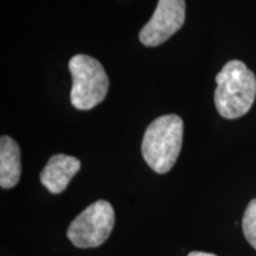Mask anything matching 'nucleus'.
Returning <instances> with one entry per match:
<instances>
[{"instance_id":"1","label":"nucleus","mask_w":256,"mask_h":256,"mask_svg":"<svg viewBox=\"0 0 256 256\" xmlns=\"http://www.w3.org/2000/svg\"><path fill=\"white\" fill-rule=\"evenodd\" d=\"M215 106L224 119L232 120L247 114L256 98L254 72L241 60H229L216 76Z\"/></svg>"},{"instance_id":"2","label":"nucleus","mask_w":256,"mask_h":256,"mask_svg":"<svg viewBox=\"0 0 256 256\" xmlns=\"http://www.w3.org/2000/svg\"><path fill=\"white\" fill-rule=\"evenodd\" d=\"M183 134V120L176 114L162 115L150 124L142 138V153L153 171L166 174L174 168L182 150Z\"/></svg>"},{"instance_id":"3","label":"nucleus","mask_w":256,"mask_h":256,"mask_svg":"<svg viewBox=\"0 0 256 256\" xmlns=\"http://www.w3.org/2000/svg\"><path fill=\"white\" fill-rule=\"evenodd\" d=\"M69 70L72 78L70 100L76 110H89L104 100L110 80L98 60L78 54L69 60Z\"/></svg>"},{"instance_id":"4","label":"nucleus","mask_w":256,"mask_h":256,"mask_svg":"<svg viewBox=\"0 0 256 256\" xmlns=\"http://www.w3.org/2000/svg\"><path fill=\"white\" fill-rule=\"evenodd\" d=\"M114 223L115 214L112 204L107 200H98L70 223L66 236L75 247L95 248L110 238Z\"/></svg>"},{"instance_id":"5","label":"nucleus","mask_w":256,"mask_h":256,"mask_svg":"<svg viewBox=\"0 0 256 256\" xmlns=\"http://www.w3.org/2000/svg\"><path fill=\"white\" fill-rule=\"evenodd\" d=\"M185 14V0H159L154 14L140 31V42L150 48L162 44L183 26Z\"/></svg>"},{"instance_id":"6","label":"nucleus","mask_w":256,"mask_h":256,"mask_svg":"<svg viewBox=\"0 0 256 256\" xmlns=\"http://www.w3.org/2000/svg\"><path fill=\"white\" fill-rule=\"evenodd\" d=\"M80 168H81V162L75 156L55 154L51 156L42 171L40 183L51 194H60L66 190Z\"/></svg>"},{"instance_id":"7","label":"nucleus","mask_w":256,"mask_h":256,"mask_svg":"<svg viewBox=\"0 0 256 256\" xmlns=\"http://www.w3.org/2000/svg\"><path fill=\"white\" fill-rule=\"evenodd\" d=\"M20 174V148L11 136H2L0 139V186L14 188Z\"/></svg>"},{"instance_id":"8","label":"nucleus","mask_w":256,"mask_h":256,"mask_svg":"<svg viewBox=\"0 0 256 256\" xmlns=\"http://www.w3.org/2000/svg\"><path fill=\"white\" fill-rule=\"evenodd\" d=\"M242 229L247 241L256 249V198L249 202L242 220Z\"/></svg>"},{"instance_id":"9","label":"nucleus","mask_w":256,"mask_h":256,"mask_svg":"<svg viewBox=\"0 0 256 256\" xmlns=\"http://www.w3.org/2000/svg\"><path fill=\"white\" fill-rule=\"evenodd\" d=\"M188 256H217V255L209 254V252H191Z\"/></svg>"}]
</instances>
